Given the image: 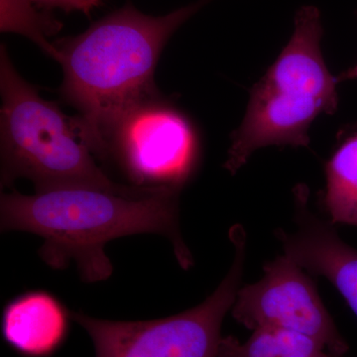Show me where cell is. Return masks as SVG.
I'll return each instance as SVG.
<instances>
[{
    "mask_svg": "<svg viewBox=\"0 0 357 357\" xmlns=\"http://www.w3.org/2000/svg\"><path fill=\"white\" fill-rule=\"evenodd\" d=\"M180 191L163 187L142 197L91 188H66L35 195L2 192L0 229L42 237V260L56 270L76 262L86 283L112 276L114 267L105 246L114 239L133 234L167 237L181 266L189 269L194 260L181 234Z\"/></svg>",
    "mask_w": 357,
    "mask_h": 357,
    "instance_id": "obj_1",
    "label": "cell"
},
{
    "mask_svg": "<svg viewBox=\"0 0 357 357\" xmlns=\"http://www.w3.org/2000/svg\"><path fill=\"white\" fill-rule=\"evenodd\" d=\"M211 0L163 16L126 6L75 37L55 42L64 70L61 95L79 110L77 121L96 157L109 155L107 139L124 115L161 98L154 75L174 32Z\"/></svg>",
    "mask_w": 357,
    "mask_h": 357,
    "instance_id": "obj_2",
    "label": "cell"
},
{
    "mask_svg": "<svg viewBox=\"0 0 357 357\" xmlns=\"http://www.w3.org/2000/svg\"><path fill=\"white\" fill-rule=\"evenodd\" d=\"M1 185L18 178L35 185L36 192L91 188L129 197H142L156 188L117 184L96 164L77 117L67 116L56 103L40 96L18 74L0 48Z\"/></svg>",
    "mask_w": 357,
    "mask_h": 357,
    "instance_id": "obj_3",
    "label": "cell"
},
{
    "mask_svg": "<svg viewBox=\"0 0 357 357\" xmlns=\"http://www.w3.org/2000/svg\"><path fill=\"white\" fill-rule=\"evenodd\" d=\"M321 13L303 6L290 41L250 91L243 123L232 133L225 167L234 175L262 147H307L309 129L319 115L337 112V77L321 50Z\"/></svg>",
    "mask_w": 357,
    "mask_h": 357,
    "instance_id": "obj_4",
    "label": "cell"
},
{
    "mask_svg": "<svg viewBox=\"0 0 357 357\" xmlns=\"http://www.w3.org/2000/svg\"><path fill=\"white\" fill-rule=\"evenodd\" d=\"M234 261L215 292L203 303L168 318L121 321L73 312L93 340L96 357H218L222 326L241 287L248 236L243 225L229 229Z\"/></svg>",
    "mask_w": 357,
    "mask_h": 357,
    "instance_id": "obj_5",
    "label": "cell"
},
{
    "mask_svg": "<svg viewBox=\"0 0 357 357\" xmlns=\"http://www.w3.org/2000/svg\"><path fill=\"white\" fill-rule=\"evenodd\" d=\"M107 148L141 188L182 189L199 158L191 121L161 98L124 115L109 134Z\"/></svg>",
    "mask_w": 357,
    "mask_h": 357,
    "instance_id": "obj_6",
    "label": "cell"
},
{
    "mask_svg": "<svg viewBox=\"0 0 357 357\" xmlns=\"http://www.w3.org/2000/svg\"><path fill=\"white\" fill-rule=\"evenodd\" d=\"M263 272L259 281L239 288L231 307L236 321L251 331L279 328L302 333L337 357L349 351L304 268L283 255L265 263Z\"/></svg>",
    "mask_w": 357,
    "mask_h": 357,
    "instance_id": "obj_7",
    "label": "cell"
},
{
    "mask_svg": "<svg viewBox=\"0 0 357 357\" xmlns=\"http://www.w3.org/2000/svg\"><path fill=\"white\" fill-rule=\"evenodd\" d=\"M294 197L295 229L276 231L284 255L305 270L325 277L342 294L357 317V249L338 236L332 223L310 210L306 185H298L294 190Z\"/></svg>",
    "mask_w": 357,
    "mask_h": 357,
    "instance_id": "obj_8",
    "label": "cell"
},
{
    "mask_svg": "<svg viewBox=\"0 0 357 357\" xmlns=\"http://www.w3.org/2000/svg\"><path fill=\"white\" fill-rule=\"evenodd\" d=\"M69 312L51 294H23L6 305L2 335L24 357H51L69 333Z\"/></svg>",
    "mask_w": 357,
    "mask_h": 357,
    "instance_id": "obj_9",
    "label": "cell"
},
{
    "mask_svg": "<svg viewBox=\"0 0 357 357\" xmlns=\"http://www.w3.org/2000/svg\"><path fill=\"white\" fill-rule=\"evenodd\" d=\"M323 203L332 225L357 227V129L347 134L326 165Z\"/></svg>",
    "mask_w": 357,
    "mask_h": 357,
    "instance_id": "obj_10",
    "label": "cell"
},
{
    "mask_svg": "<svg viewBox=\"0 0 357 357\" xmlns=\"http://www.w3.org/2000/svg\"><path fill=\"white\" fill-rule=\"evenodd\" d=\"M241 342L222 337L218 357H337L318 340L279 328H259Z\"/></svg>",
    "mask_w": 357,
    "mask_h": 357,
    "instance_id": "obj_11",
    "label": "cell"
},
{
    "mask_svg": "<svg viewBox=\"0 0 357 357\" xmlns=\"http://www.w3.org/2000/svg\"><path fill=\"white\" fill-rule=\"evenodd\" d=\"M0 27L1 32L17 33L32 40L47 55L58 61L57 49L47 38L60 31L62 24L49 14L37 11L30 0H1Z\"/></svg>",
    "mask_w": 357,
    "mask_h": 357,
    "instance_id": "obj_12",
    "label": "cell"
},
{
    "mask_svg": "<svg viewBox=\"0 0 357 357\" xmlns=\"http://www.w3.org/2000/svg\"><path fill=\"white\" fill-rule=\"evenodd\" d=\"M37 7L44 9L61 8L63 10L81 11L89 15L100 4V0H30Z\"/></svg>",
    "mask_w": 357,
    "mask_h": 357,
    "instance_id": "obj_13",
    "label": "cell"
},
{
    "mask_svg": "<svg viewBox=\"0 0 357 357\" xmlns=\"http://www.w3.org/2000/svg\"><path fill=\"white\" fill-rule=\"evenodd\" d=\"M357 79V64L354 66V67L351 68L345 72L340 74V76L337 77L338 83L342 81H347V79Z\"/></svg>",
    "mask_w": 357,
    "mask_h": 357,
    "instance_id": "obj_14",
    "label": "cell"
}]
</instances>
